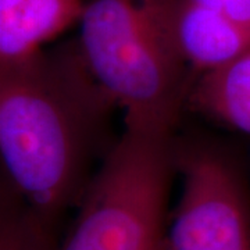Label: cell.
Segmentation results:
<instances>
[{
	"mask_svg": "<svg viewBox=\"0 0 250 250\" xmlns=\"http://www.w3.org/2000/svg\"><path fill=\"white\" fill-rule=\"evenodd\" d=\"M117 103L78 42L0 64V153L6 181L54 231L78 206Z\"/></svg>",
	"mask_w": 250,
	"mask_h": 250,
	"instance_id": "obj_1",
	"label": "cell"
},
{
	"mask_svg": "<svg viewBox=\"0 0 250 250\" xmlns=\"http://www.w3.org/2000/svg\"><path fill=\"white\" fill-rule=\"evenodd\" d=\"M177 0H86L81 54L125 126L172 132L195 77L172 38Z\"/></svg>",
	"mask_w": 250,
	"mask_h": 250,
	"instance_id": "obj_2",
	"label": "cell"
},
{
	"mask_svg": "<svg viewBox=\"0 0 250 250\" xmlns=\"http://www.w3.org/2000/svg\"><path fill=\"white\" fill-rule=\"evenodd\" d=\"M175 147L171 132L125 126L89 181L71 229L56 250H166Z\"/></svg>",
	"mask_w": 250,
	"mask_h": 250,
	"instance_id": "obj_3",
	"label": "cell"
},
{
	"mask_svg": "<svg viewBox=\"0 0 250 250\" xmlns=\"http://www.w3.org/2000/svg\"><path fill=\"white\" fill-rule=\"evenodd\" d=\"M182 190L166 250H250V199L228 156L199 143L175 147Z\"/></svg>",
	"mask_w": 250,
	"mask_h": 250,
	"instance_id": "obj_4",
	"label": "cell"
},
{
	"mask_svg": "<svg viewBox=\"0 0 250 250\" xmlns=\"http://www.w3.org/2000/svg\"><path fill=\"white\" fill-rule=\"evenodd\" d=\"M172 38L179 56L197 75L229 62L250 49V32L193 0H177Z\"/></svg>",
	"mask_w": 250,
	"mask_h": 250,
	"instance_id": "obj_5",
	"label": "cell"
},
{
	"mask_svg": "<svg viewBox=\"0 0 250 250\" xmlns=\"http://www.w3.org/2000/svg\"><path fill=\"white\" fill-rule=\"evenodd\" d=\"M85 0H28L0 16V64L27 59L81 21Z\"/></svg>",
	"mask_w": 250,
	"mask_h": 250,
	"instance_id": "obj_6",
	"label": "cell"
},
{
	"mask_svg": "<svg viewBox=\"0 0 250 250\" xmlns=\"http://www.w3.org/2000/svg\"><path fill=\"white\" fill-rule=\"evenodd\" d=\"M188 103L202 114L250 135V49L197 75Z\"/></svg>",
	"mask_w": 250,
	"mask_h": 250,
	"instance_id": "obj_7",
	"label": "cell"
},
{
	"mask_svg": "<svg viewBox=\"0 0 250 250\" xmlns=\"http://www.w3.org/2000/svg\"><path fill=\"white\" fill-rule=\"evenodd\" d=\"M53 232L9 182H3L0 196V250H56Z\"/></svg>",
	"mask_w": 250,
	"mask_h": 250,
	"instance_id": "obj_8",
	"label": "cell"
},
{
	"mask_svg": "<svg viewBox=\"0 0 250 250\" xmlns=\"http://www.w3.org/2000/svg\"><path fill=\"white\" fill-rule=\"evenodd\" d=\"M250 32V0H193Z\"/></svg>",
	"mask_w": 250,
	"mask_h": 250,
	"instance_id": "obj_9",
	"label": "cell"
},
{
	"mask_svg": "<svg viewBox=\"0 0 250 250\" xmlns=\"http://www.w3.org/2000/svg\"><path fill=\"white\" fill-rule=\"evenodd\" d=\"M28 0H0V16H4Z\"/></svg>",
	"mask_w": 250,
	"mask_h": 250,
	"instance_id": "obj_10",
	"label": "cell"
}]
</instances>
